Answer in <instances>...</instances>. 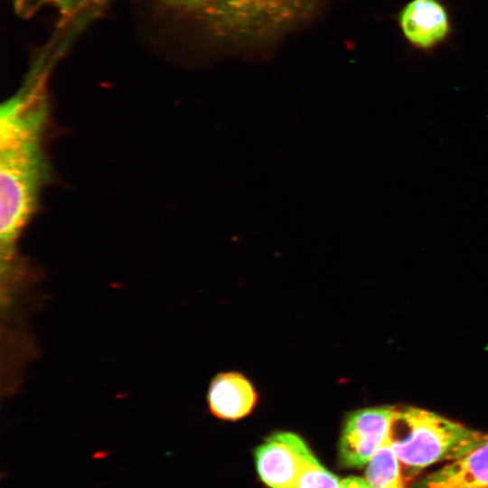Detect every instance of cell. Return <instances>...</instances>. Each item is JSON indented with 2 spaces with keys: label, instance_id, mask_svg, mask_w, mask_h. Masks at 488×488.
Here are the masks:
<instances>
[{
  "label": "cell",
  "instance_id": "cell-1",
  "mask_svg": "<svg viewBox=\"0 0 488 488\" xmlns=\"http://www.w3.org/2000/svg\"><path fill=\"white\" fill-rule=\"evenodd\" d=\"M44 82L42 75L31 76L1 106L0 241L4 257L16 255L17 242L52 181L46 145L51 109Z\"/></svg>",
  "mask_w": 488,
  "mask_h": 488
},
{
  "label": "cell",
  "instance_id": "cell-2",
  "mask_svg": "<svg viewBox=\"0 0 488 488\" xmlns=\"http://www.w3.org/2000/svg\"><path fill=\"white\" fill-rule=\"evenodd\" d=\"M389 440L404 479H410L433 464L454 461L479 447L488 433L423 408L396 407Z\"/></svg>",
  "mask_w": 488,
  "mask_h": 488
},
{
  "label": "cell",
  "instance_id": "cell-3",
  "mask_svg": "<svg viewBox=\"0 0 488 488\" xmlns=\"http://www.w3.org/2000/svg\"><path fill=\"white\" fill-rule=\"evenodd\" d=\"M394 406L366 408L351 413L343 425L339 455L345 467L366 465L388 439Z\"/></svg>",
  "mask_w": 488,
  "mask_h": 488
},
{
  "label": "cell",
  "instance_id": "cell-4",
  "mask_svg": "<svg viewBox=\"0 0 488 488\" xmlns=\"http://www.w3.org/2000/svg\"><path fill=\"white\" fill-rule=\"evenodd\" d=\"M313 455L305 441L290 432L276 433L255 451L261 480L271 488H295L301 470Z\"/></svg>",
  "mask_w": 488,
  "mask_h": 488
},
{
  "label": "cell",
  "instance_id": "cell-5",
  "mask_svg": "<svg viewBox=\"0 0 488 488\" xmlns=\"http://www.w3.org/2000/svg\"><path fill=\"white\" fill-rule=\"evenodd\" d=\"M398 23L407 42L420 51L436 48L451 32L449 14L437 0H411L399 11Z\"/></svg>",
  "mask_w": 488,
  "mask_h": 488
},
{
  "label": "cell",
  "instance_id": "cell-6",
  "mask_svg": "<svg viewBox=\"0 0 488 488\" xmlns=\"http://www.w3.org/2000/svg\"><path fill=\"white\" fill-rule=\"evenodd\" d=\"M207 400L209 408L215 417L236 420L252 411L258 394L246 377L237 372H225L211 380Z\"/></svg>",
  "mask_w": 488,
  "mask_h": 488
},
{
  "label": "cell",
  "instance_id": "cell-7",
  "mask_svg": "<svg viewBox=\"0 0 488 488\" xmlns=\"http://www.w3.org/2000/svg\"><path fill=\"white\" fill-rule=\"evenodd\" d=\"M414 488H488V440L420 479Z\"/></svg>",
  "mask_w": 488,
  "mask_h": 488
},
{
  "label": "cell",
  "instance_id": "cell-8",
  "mask_svg": "<svg viewBox=\"0 0 488 488\" xmlns=\"http://www.w3.org/2000/svg\"><path fill=\"white\" fill-rule=\"evenodd\" d=\"M365 479L371 488H404L400 463L389 437L367 464Z\"/></svg>",
  "mask_w": 488,
  "mask_h": 488
},
{
  "label": "cell",
  "instance_id": "cell-9",
  "mask_svg": "<svg viewBox=\"0 0 488 488\" xmlns=\"http://www.w3.org/2000/svg\"><path fill=\"white\" fill-rule=\"evenodd\" d=\"M166 2L183 8L201 11L210 19L223 17L224 10L241 9L253 11L256 7L263 6L271 0H165Z\"/></svg>",
  "mask_w": 488,
  "mask_h": 488
},
{
  "label": "cell",
  "instance_id": "cell-10",
  "mask_svg": "<svg viewBox=\"0 0 488 488\" xmlns=\"http://www.w3.org/2000/svg\"><path fill=\"white\" fill-rule=\"evenodd\" d=\"M295 488H342V481L313 455L304 465Z\"/></svg>",
  "mask_w": 488,
  "mask_h": 488
},
{
  "label": "cell",
  "instance_id": "cell-11",
  "mask_svg": "<svg viewBox=\"0 0 488 488\" xmlns=\"http://www.w3.org/2000/svg\"><path fill=\"white\" fill-rule=\"evenodd\" d=\"M342 488H371L365 478L351 476L342 480Z\"/></svg>",
  "mask_w": 488,
  "mask_h": 488
}]
</instances>
